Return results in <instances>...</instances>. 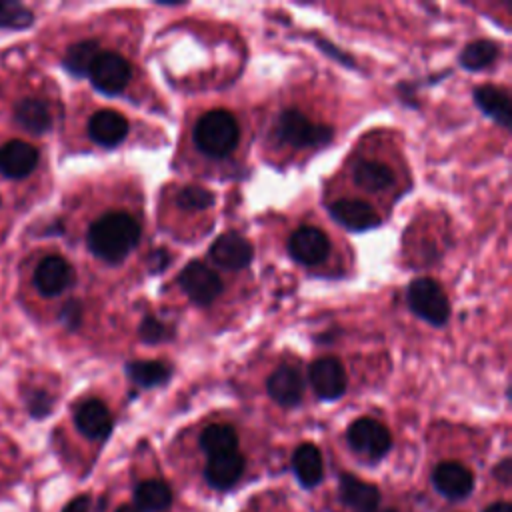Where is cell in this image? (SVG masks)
<instances>
[{"label":"cell","mask_w":512,"mask_h":512,"mask_svg":"<svg viewBox=\"0 0 512 512\" xmlns=\"http://www.w3.org/2000/svg\"><path fill=\"white\" fill-rule=\"evenodd\" d=\"M128 376L144 386V388H150V386H158V384H164L168 378H170V366L164 364V362H158V360H138V362H130L128 368H126Z\"/></svg>","instance_id":"26"},{"label":"cell","mask_w":512,"mask_h":512,"mask_svg":"<svg viewBox=\"0 0 512 512\" xmlns=\"http://www.w3.org/2000/svg\"><path fill=\"white\" fill-rule=\"evenodd\" d=\"M88 76L96 90L104 94H118L130 80V64L116 52H100L92 62Z\"/></svg>","instance_id":"6"},{"label":"cell","mask_w":512,"mask_h":512,"mask_svg":"<svg viewBox=\"0 0 512 512\" xmlns=\"http://www.w3.org/2000/svg\"><path fill=\"white\" fill-rule=\"evenodd\" d=\"M346 438H348V444L358 454L370 460L382 458L392 444L390 432L378 420H372V418H358L356 422H352L346 432Z\"/></svg>","instance_id":"5"},{"label":"cell","mask_w":512,"mask_h":512,"mask_svg":"<svg viewBox=\"0 0 512 512\" xmlns=\"http://www.w3.org/2000/svg\"><path fill=\"white\" fill-rule=\"evenodd\" d=\"M88 508H90V496L82 494V496L72 498V500L62 508V512H88Z\"/></svg>","instance_id":"34"},{"label":"cell","mask_w":512,"mask_h":512,"mask_svg":"<svg viewBox=\"0 0 512 512\" xmlns=\"http://www.w3.org/2000/svg\"><path fill=\"white\" fill-rule=\"evenodd\" d=\"M340 498L356 512H376L380 504V492L374 484L362 482L352 474L340 476Z\"/></svg>","instance_id":"19"},{"label":"cell","mask_w":512,"mask_h":512,"mask_svg":"<svg viewBox=\"0 0 512 512\" xmlns=\"http://www.w3.org/2000/svg\"><path fill=\"white\" fill-rule=\"evenodd\" d=\"M332 128L322 124H312L300 110H284L278 118V136L296 148L312 144H328L332 140Z\"/></svg>","instance_id":"4"},{"label":"cell","mask_w":512,"mask_h":512,"mask_svg":"<svg viewBox=\"0 0 512 512\" xmlns=\"http://www.w3.org/2000/svg\"><path fill=\"white\" fill-rule=\"evenodd\" d=\"M176 204L186 210H204L214 204V194L198 186H186L176 194Z\"/></svg>","instance_id":"30"},{"label":"cell","mask_w":512,"mask_h":512,"mask_svg":"<svg viewBox=\"0 0 512 512\" xmlns=\"http://www.w3.org/2000/svg\"><path fill=\"white\" fill-rule=\"evenodd\" d=\"M50 406H52V400H50V396H46L44 392H36V394L30 398V412H32L36 418L48 414V412H50Z\"/></svg>","instance_id":"32"},{"label":"cell","mask_w":512,"mask_h":512,"mask_svg":"<svg viewBox=\"0 0 512 512\" xmlns=\"http://www.w3.org/2000/svg\"><path fill=\"white\" fill-rule=\"evenodd\" d=\"M138 512H162L172 504V492L162 480H144L134 490Z\"/></svg>","instance_id":"23"},{"label":"cell","mask_w":512,"mask_h":512,"mask_svg":"<svg viewBox=\"0 0 512 512\" xmlns=\"http://www.w3.org/2000/svg\"><path fill=\"white\" fill-rule=\"evenodd\" d=\"M510 472H512V464H510V458H504L496 468H494V476L500 478L504 484L510 482Z\"/></svg>","instance_id":"36"},{"label":"cell","mask_w":512,"mask_h":512,"mask_svg":"<svg viewBox=\"0 0 512 512\" xmlns=\"http://www.w3.org/2000/svg\"><path fill=\"white\" fill-rule=\"evenodd\" d=\"M432 482H434V488L450 500L466 498L474 486L472 472L466 466H462L460 462L438 464L432 472Z\"/></svg>","instance_id":"10"},{"label":"cell","mask_w":512,"mask_h":512,"mask_svg":"<svg viewBox=\"0 0 512 512\" xmlns=\"http://www.w3.org/2000/svg\"><path fill=\"white\" fill-rule=\"evenodd\" d=\"M74 282V270L62 256H46L34 270V286L42 296H58Z\"/></svg>","instance_id":"9"},{"label":"cell","mask_w":512,"mask_h":512,"mask_svg":"<svg viewBox=\"0 0 512 512\" xmlns=\"http://www.w3.org/2000/svg\"><path fill=\"white\" fill-rule=\"evenodd\" d=\"M200 448L208 456H218V454L234 452L238 448V434L228 424H210L200 434Z\"/></svg>","instance_id":"25"},{"label":"cell","mask_w":512,"mask_h":512,"mask_svg":"<svg viewBox=\"0 0 512 512\" xmlns=\"http://www.w3.org/2000/svg\"><path fill=\"white\" fill-rule=\"evenodd\" d=\"M352 178L360 188L368 192H382L390 188L394 182L392 170L386 164L374 162V160L356 162L352 168Z\"/></svg>","instance_id":"22"},{"label":"cell","mask_w":512,"mask_h":512,"mask_svg":"<svg viewBox=\"0 0 512 512\" xmlns=\"http://www.w3.org/2000/svg\"><path fill=\"white\" fill-rule=\"evenodd\" d=\"M38 164V150L24 140H10L0 148V174L6 178H24Z\"/></svg>","instance_id":"12"},{"label":"cell","mask_w":512,"mask_h":512,"mask_svg":"<svg viewBox=\"0 0 512 512\" xmlns=\"http://www.w3.org/2000/svg\"><path fill=\"white\" fill-rule=\"evenodd\" d=\"M76 428L90 440H102L112 428V416L106 404L100 400H86L78 406L74 414Z\"/></svg>","instance_id":"16"},{"label":"cell","mask_w":512,"mask_h":512,"mask_svg":"<svg viewBox=\"0 0 512 512\" xmlns=\"http://www.w3.org/2000/svg\"><path fill=\"white\" fill-rule=\"evenodd\" d=\"M310 384L324 400H336L346 390V374L338 360L320 358L310 366Z\"/></svg>","instance_id":"11"},{"label":"cell","mask_w":512,"mask_h":512,"mask_svg":"<svg viewBox=\"0 0 512 512\" xmlns=\"http://www.w3.org/2000/svg\"><path fill=\"white\" fill-rule=\"evenodd\" d=\"M14 120L34 134L48 132L52 126V114L40 98H22L14 108Z\"/></svg>","instance_id":"21"},{"label":"cell","mask_w":512,"mask_h":512,"mask_svg":"<svg viewBox=\"0 0 512 512\" xmlns=\"http://www.w3.org/2000/svg\"><path fill=\"white\" fill-rule=\"evenodd\" d=\"M292 468L304 488H314L324 476L322 454L314 444H302L292 456Z\"/></svg>","instance_id":"20"},{"label":"cell","mask_w":512,"mask_h":512,"mask_svg":"<svg viewBox=\"0 0 512 512\" xmlns=\"http://www.w3.org/2000/svg\"><path fill=\"white\" fill-rule=\"evenodd\" d=\"M168 328L160 322V320H156V318H152V316H148L142 324H140V338L144 340V342H148V344H156V342H160V340H166L168 338Z\"/></svg>","instance_id":"31"},{"label":"cell","mask_w":512,"mask_h":512,"mask_svg":"<svg viewBox=\"0 0 512 512\" xmlns=\"http://www.w3.org/2000/svg\"><path fill=\"white\" fill-rule=\"evenodd\" d=\"M210 256L214 258V262H218L220 266H224L228 270H240V268H246L250 264L252 246L240 234L228 232L212 244Z\"/></svg>","instance_id":"14"},{"label":"cell","mask_w":512,"mask_h":512,"mask_svg":"<svg viewBox=\"0 0 512 512\" xmlns=\"http://www.w3.org/2000/svg\"><path fill=\"white\" fill-rule=\"evenodd\" d=\"M384 512H394V510H384Z\"/></svg>","instance_id":"39"},{"label":"cell","mask_w":512,"mask_h":512,"mask_svg":"<svg viewBox=\"0 0 512 512\" xmlns=\"http://www.w3.org/2000/svg\"><path fill=\"white\" fill-rule=\"evenodd\" d=\"M140 240V224L126 212L100 216L86 234L88 248L104 262H120Z\"/></svg>","instance_id":"1"},{"label":"cell","mask_w":512,"mask_h":512,"mask_svg":"<svg viewBox=\"0 0 512 512\" xmlns=\"http://www.w3.org/2000/svg\"><path fill=\"white\" fill-rule=\"evenodd\" d=\"M266 388L280 406H296L304 394V380L294 366H280L270 374Z\"/></svg>","instance_id":"15"},{"label":"cell","mask_w":512,"mask_h":512,"mask_svg":"<svg viewBox=\"0 0 512 512\" xmlns=\"http://www.w3.org/2000/svg\"><path fill=\"white\" fill-rule=\"evenodd\" d=\"M90 138L100 146H116L128 134L126 118L116 110H100L88 122Z\"/></svg>","instance_id":"18"},{"label":"cell","mask_w":512,"mask_h":512,"mask_svg":"<svg viewBox=\"0 0 512 512\" xmlns=\"http://www.w3.org/2000/svg\"><path fill=\"white\" fill-rule=\"evenodd\" d=\"M474 100L502 128L510 126V100L506 92L494 86H480L474 90Z\"/></svg>","instance_id":"24"},{"label":"cell","mask_w":512,"mask_h":512,"mask_svg":"<svg viewBox=\"0 0 512 512\" xmlns=\"http://www.w3.org/2000/svg\"><path fill=\"white\" fill-rule=\"evenodd\" d=\"M186 296L196 304H210L222 292V280L202 262H190L178 278Z\"/></svg>","instance_id":"7"},{"label":"cell","mask_w":512,"mask_h":512,"mask_svg":"<svg viewBox=\"0 0 512 512\" xmlns=\"http://www.w3.org/2000/svg\"><path fill=\"white\" fill-rule=\"evenodd\" d=\"M166 264H168V252L166 250L152 252V256H150V270L152 272H160Z\"/></svg>","instance_id":"35"},{"label":"cell","mask_w":512,"mask_h":512,"mask_svg":"<svg viewBox=\"0 0 512 512\" xmlns=\"http://www.w3.org/2000/svg\"><path fill=\"white\" fill-rule=\"evenodd\" d=\"M240 128L228 110H210L194 126V144L212 158L228 156L238 144Z\"/></svg>","instance_id":"2"},{"label":"cell","mask_w":512,"mask_h":512,"mask_svg":"<svg viewBox=\"0 0 512 512\" xmlns=\"http://www.w3.org/2000/svg\"><path fill=\"white\" fill-rule=\"evenodd\" d=\"M242 472H244V456L238 454V450L210 456L204 468L206 482L216 490H228L230 486H234L240 480Z\"/></svg>","instance_id":"13"},{"label":"cell","mask_w":512,"mask_h":512,"mask_svg":"<svg viewBox=\"0 0 512 512\" xmlns=\"http://www.w3.org/2000/svg\"><path fill=\"white\" fill-rule=\"evenodd\" d=\"M484 512H512V506H510V502L500 500V502H492Z\"/></svg>","instance_id":"37"},{"label":"cell","mask_w":512,"mask_h":512,"mask_svg":"<svg viewBox=\"0 0 512 512\" xmlns=\"http://www.w3.org/2000/svg\"><path fill=\"white\" fill-rule=\"evenodd\" d=\"M116 512H138L136 506H130V504H122L120 508H116Z\"/></svg>","instance_id":"38"},{"label":"cell","mask_w":512,"mask_h":512,"mask_svg":"<svg viewBox=\"0 0 512 512\" xmlns=\"http://www.w3.org/2000/svg\"><path fill=\"white\" fill-rule=\"evenodd\" d=\"M408 304L420 318L436 326H442L450 316L446 294L442 292L438 282L430 278H418L410 284Z\"/></svg>","instance_id":"3"},{"label":"cell","mask_w":512,"mask_h":512,"mask_svg":"<svg viewBox=\"0 0 512 512\" xmlns=\"http://www.w3.org/2000/svg\"><path fill=\"white\" fill-rule=\"evenodd\" d=\"M34 22V14L20 2L0 0V28L22 30Z\"/></svg>","instance_id":"29"},{"label":"cell","mask_w":512,"mask_h":512,"mask_svg":"<svg viewBox=\"0 0 512 512\" xmlns=\"http://www.w3.org/2000/svg\"><path fill=\"white\" fill-rule=\"evenodd\" d=\"M62 322L68 326V328H76L78 322H80V304L78 302H68L60 314Z\"/></svg>","instance_id":"33"},{"label":"cell","mask_w":512,"mask_h":512,"mask_svg":"<svg viewBox=\"0 0 512 512\" xmlns=\"http://www.w3.org/2000/svg\"><path fill=\"white\" fill-rule=\"evenodd\" d=\"M288 252L290 256L304 264V266H314L320 264L328 252H330V242L324 232L312 226H302L298 228L290 240H288Z\"/></svg>","instance_id":"8"},{"label":"cell","mask_w":512,"mask_h":512,"mask_svg":"<svg viewBox=\"0 0 512 512\" xmlns=\"http://www.w3.org/2000/svg\"><path fill=\"white\" fill-rule=\"evenodd\" d=\"M496 58H498V46L488 40H480V42L468 44L462 50L460 64L468 70H480V68H486L488 64H492Z\"/></svg>","instance_id":"28"},{"label":"cell","mask_w":512,"mask_h":512,"mask_svg":"<svg viewBox=\"0 0 512 512\" xmlns=\"http://www.w3.org/2000/svg\"><path fill=\"white\" fill-rule=\"evenodd\" d=\"M330 214L336 222H340L342 226L350 228V230H368L378 226L380 216L376 214V210L362 202V200H352V198H342L336 200L330 206Z\"/></svg>","instance_id":"17"},{"label":"cell","mask_w":512,"mask_h":512,"mask_svg":"<svg viewBox=\"0 0 512 512\" xmlns=\"http://www.w3.org/2000/svg\"><path fill=\"white\" fill-rule=\"evenodd\" d=\"M98 54H100V48L94 40L72 44L64 56V66L76 76H86Z\"/></svg>","instance_id":"27"}]
</instances>
